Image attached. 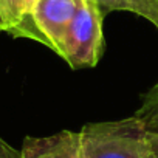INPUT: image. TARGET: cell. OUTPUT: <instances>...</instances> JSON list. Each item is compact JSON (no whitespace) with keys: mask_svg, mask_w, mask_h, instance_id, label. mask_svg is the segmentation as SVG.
<instances>
[{"mask_svg":"<svg viewBox=\"0 0 158 158\" xmlns=\"http://www.w3.org/2000/svg\"><path fill=\"white\" fill-rule=\"evenodd\" d=\"M79 141L82 158H158V138L135 115L85 124Z\"/></svg>","mask_w":158,"mask_h":158,"instance_id":"6da1fadb","label":"cell"},{"mask_svg":"<svg viewBox=\"0 0 158 158\" xmlns=\"http://www.w3.org/2000/svg\"><path fill=\"white\" fill-rule=\"evenodd\" d=\"M102 16L104 13L95 0H79L59 54L70 68L79 70L98 65L104 51Z\"/></svg>","mask_w":158,"mask_h":158,"instance_id":"7a4b0ae2","label":"cell"},{"mask_svg":"<svg viewBox=\"0 0 158 158\" xmlns=\"http://www.w3.org/2000/svg\"><path fill=\"white\" fill-rule=\"evenodd\" d=\"M79 0H36L30 16L40 44L60 54L65 33L77 11Z\"/></svg>","mask_w":158,"mask_h":158,"instance_id":"3957f363","label":"cell"},{"mask_svg":"<svg viewBox=\"0 0 158 158\" xmlns=\"http://www.w3.org/2000/svg\"><path fill=\"white\" fill-rule=\"evenodd\" d=\"M22 158H82L79 132L60 130L50 136H27Z\"/></svg>","mask_w":158,"mask_h":158,"instance_id":"277c9868","label":"cell"},{"mask_svg":"<svg viewBox=\"0 0 158 158\" xmlns=\"http://www.w3.org/2000/svg\"><path fill=\"white\" fill-rule=\"evenodd\" d=\"M10 22V31L14 37H27L40 44V37L31 20L25 0H0Z\"/></svg>","mask_w":158,"mask_h":158,"instance_id":"5b68a950","label":"cell"},{"mask_svg":"<svg viewBox=\"0 0 158 158\" xmlns=\"http://www.w3.org/2000/svg\"><path fill=\"white\" fill-rule=\"evenodd\" d=\"M101 11H127L149 20L158 30V0H95Z\"/></svg>","mask_w":158,"mask_h":158,"instance_id":"8992f818","label":"cell"},{"mask_svg":"<svg viewBox=\"0 0 158 158\" xmlns=\"http://www.w3.org/2000/svg\"><path fill=\"white\" fill-rule=\"evenodd\" d=\"M136 118H139L144 126L158 138V82L143 95L141 107L135 113Z\"/></svg>","mask_w":158,"mask_h":158,"instance_id":"52a82bcc","label":"cell"},{"mask_svg":"<svg viewBox=\"0 0 158 158\" xmlns=\"http://www.w3.org/2000/svg\"><path fill=\"white\" fill-rule=\"evenodd\" d=\"M0 158H22V155H20V150L10 146L0 136Z\"/></svg>","mask_w":158,"mask_h":158,"instance_id":"ba28073f","label":"cell"},{"mask_svg":"<svg viewBox=\"0 0 158 158\" xmlns=\"http://www.w3.org/2000/svg\"><path fill=\"white\" fill-rule=\"evenodd\" d=\"M0 31H10V22H8V17L5 14L2 3H0Z\"/></svg>","mask_w":158,"mask_h":158,"instance_id":"9c48e42d","label":"cell"},{"mask_svg":"<svg viewBox=\"0 0 158 158\" xmlns=\"http://www.w3.org/2000/svg\"><path fill=\"white\" fill-rule=\"evenodd\" d=\"M36 2V0H25V3H27V6H28V11L31 10V5Z\"/></svg>","mask_w":158,"mask_h":158,"instance_id":"30bf717a","label":"cell"}]
</instances>
